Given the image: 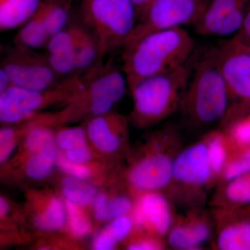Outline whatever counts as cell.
<instances>
[{
    "label": "cell",
    "instance_id": "6da1fadb",
    "mask_svg": "<svg viewBox=\"0 0 250 250\" xmlns=\"http://www.w3.org/2000/svg\"><path fill=\"white\" fill-rule=\"evenodd\" d=\"M194 50L195 41L182 27L156 31L124 47L122 70L130 89L144 79L185 65Z\"/></svg>",
    "mask_w": 250,
    "mask_h": 250
},
{
    "label": "cell",
    "instance_id": "7a4b0ae2",
    "mask_svg": "<svg viewBox=\"0 0 250 250\" xmlns=\"http://www.w3.org/2000/svg\"><path fill=\"white\" fill-rule=\"evenodd\" d=\"M229 107L226 83L219 67L217 47L192 58L191 76L181 111L192 129H205L223 121Z\"/></svg>",
    "mask_w": 250,
    "mask_h": 250
},
{
    "label": "cell",
    "instance_id": "3957f363",
    "mask_svg": "<svg viewBox=\"0 0 250 250\" xmlns=\"http://www.w3.org/2000/svg\"><path fill=\"white\" fill-rule=\"evenodd\" d=\"M192 57L185 65L144 79L131 88L132 116L137 124L159 123L180 109L191 76Z\"/></svg>",
    "mask_w": 250,
    "mask_h": 250
},
{
    "label": "cell",
    "instance_id": "277c9868",
    "mask_svg": "<svg viewBox=\"0 0 250 250\" xmlns=\"http://www.w3.org/2000/svg\"><path fill=\"white\" fill-rule=\"evenodd\" d=\"M82 17L102 57L124 47L137 23L131 0H84Z\"/></svg>",
    "mask_w": 250,
    "mask_h": 250
},
{
    "label": "cell",
    "instance_id": "5b68a950",
    "mask_svg": "<svg viewBox=\"0 0 250 250\" xmlns=\"http://www.w3.org/2000/svg\"><path fill=\"white\" fill-rule=\"evenodd\" d=\"M220 71L228 88L229 107L224 126L246 114L250 106V52L233 39L217 47Z\"/></svg>",
    "mask_w": 250,
    "mask_h": 250
},
{
    "label": "cell",
    "instance_id": "8992f818",
    "mask_svg": "<svg viewBox=\"0 0 250 250\" xmlns=\"http://www.w3.org/2000/svg\"><path fill=\"white\" fill-rule=\"evenodd\" d=\"M210 0H154L124 47L156 31L195 24ZM123 47V48H124Z\"/></svg>",
    "mask_w": 250,
    "mask_h": 250
},
{
    "label": "cell",
    "instance_id": "52a82bcc",
    "mask_svg": "<svg viewBox=\"0 0 250 250\" xmlns=\"http://www.w3.org/2000/svg\"><path fill=\"white\" fill-rule=\"evenodd\" d=\"M180 135L170 126L160 147L143 157L130 170L128 181L135 188L144 191H157L169 187L173 177L174 161L180 152Z\"/></svg>",
    "mask_w": 250,
    "mask_h": 250
},
{
    "label": "cell",
    "instance_id": "ba28073f",
    "mask_svg": "<svg viewBox=\"0 0 250 250\" xmlns=\"http://www.w3.org/2000/svg\"><path fill=\"white\" fill-rule=\"evenodd\" d=\"M34 49L16 45L3 59L1 67L9 75L12 84L26 89L44 90L59 85L62 80L52 70L46 55Z\"/></svg>",
    "mask_w": 250,
    "mask_h": 250
},
{
    "label": "cell",
    "instance_id": "9c48e42d",
    "mask_svg": "<svg viewBox=\"0 0 250 250\" xmlns=\"http://www.w3.org/2000/svg\"><path fill=\"white\" fill-rule=\"evenodd\" d=\"M126 85L124 72L108 62L95 72L80 98L88 103L92 116H102L109 113L113 104L123 98Z\"/></svg>",
    "mask_w": 250,
    "mask_h": 250
},
{
    "label": "cell",
    "instance_id": "30bf717a",
    "mask_svg": "<svg viewBox=\"0 0 250 250\" xmlns=\"http://www.w3.org/2000/svg\"><path fill=\"white\" fill-rule=\"evenodd\" d=\"M215 182L208 161L205 136L201 141L181 149L174 161L170 186H179L186 190L198 191L210 187Z\"/></svg>",
    "mask_w": 250,
    "mask_h": 250
},
{
    "label": "cell",
    "instance_id": "8fae6325",
    "mask_svg": "<svg viewBox=\"0 0 250 250\" xmlns=\"http://www.w3.org/2000/svg\"><path fill=\"white\" fill-rule=\"evenodd\" d=\"M61 100L62 92L56 87L33 90L12 85L0 95V121L6 124L18 123L31 118L47 105Z\"/></svg>",
    "mask_w": 250,
    "mask_h": 250
},
{
    "label": "cell",
    "instance_id": "7c38bea8",
    "mask_svg": "<svg viewBox=\"0 0 250 250\" xmlns=\"http://www.w3.org/2000/svg\"><path fill=\"white\" fill-rule=\"evenodd\" d=\"M245 2L243 0H210L194 24L197 32L209 36L236 34L244 22Z\"/></svg>",
    "mask_w": 250,
    "mask_h": 250
},
{
    "label": "cell",
    "instance_id": "4fadbf2b",
    "mask_svg": "<svg viewBox=\"0 0 250 250\" xmlns=\"http://www.w3.org/2000/svg\"><path fill=\"white\" fill-rule=\"evenodd\" d=\"M174 218L170 200L159 192L147 191L136 204L133 220L136 226L164 239L167 238Z\"/></svg>",
    "mask_w": 250,
    "mask_h": 250
},
{
    "label": "cell",
    "instance_id": "5bb4252c",
    "mask_svg": "<svg viewBox=\"0 0 250 250\" xmlns=\"http://www.w3.org/2000/svg\"><path fill=\"white\" fill-rule=\"evenodd\" d=\"M213 223L201 210H192L184 216L174 218L167 236V244L174 250H195L209 241Z\"/></svg>",
    "mask_w": 250,
    "mask_h": 250
},
{
    "label": "cell",
    "instance_id": "9a60e30c",
    "mask_svg": "<svg viewBox=\"0 0 250 250\" xmlns=\"http://www.w3.org/2000/svg\"><path fill=\"white\" fill-rule=\"evenodd\" d=\"M109 113L94 116L87 125V134L90 141L99 150L104 153L114 152L119 149V131L125 129L126 126L123 117Z\"/></svg>",
    "mask_w": 250,
    "mask_h": 250
},
{
    "label": "cell",
    "instance_id": "2e32d148",
    "mask_svg": "<svg viewBox=\"0 0 250 250\" xmlns=\"http://www.w3.org/2000/svg\"><path fill=\"white\" fill-rule=\"evenodd\" d=\"M220 208L216 247L221 250H250V220H236Z\"/></svg>",
    "mask_w": 250,
    "mask_h": 250
},
{
    "label": "cell",
    "instance_id": "e0dca14e",
    "mask_svg": "<svg viewBox=\"0 0 250 250\" xmlns=\"http://www.w3.org/2000/svg\"><path fill=\"white\" fill-rule=\"evenodd\" d=\"M41 0H0V30L22 27L36 14Z\"/></svg>",
    "mask_w": 250,
    "mask_h": 250
},
{
    "label": "cell",
    "instance_id": "ac0fdd59",
    "mask_svg": "<svg viewBox=\"0 0 250 250\" xmlns=\"http://www.w3.org/2000/svg\"><path fill=\"white\" fill-rule=\"evenodd\" d=\"M213 204L219 208L250 205V172L220 184Z\"/></svg>",
    "mask_w": 250,
    "mask_h": 250
},
{
    "label": "cell",
    "instance_id": "d6986e66",
    "mask_svg": "<svg viewBox=\"0 0 250 250\" xmlns=\"http://www.w3.org/2000/svg\"><path fill=\"white\" fill-rule=\"evenodd\" d=\"M208 161L216 182H218L228 162L232 147L226 133L223 130H214L205 136Z\"/></svg>",
    "mask_w": 250,
    "mask_h": 250
},
{
    "label": "cell",
    "instance_id": "ffe728a7",
    "mask_svg": "<svg viewBox=\"0 0 250 250\" xmlns=\"http://www.w3.org/2000/svg\"><path fill=\"white\" fill-rule=\"evenodd\" d=\"M134 223V220L126 215L114 219L108 227L95 237L93 243V249H114L120 241L129 236L132 231Z\"/></svg>",
    "mask_w": 250,
    "mask_h": 250
},
{
    "label": "cell",
    "instance_id": "44dd1931",
    "mask_svg": "<svg viewBox=\"0 0 250 250\" xmlns=\"http://www.w3.org/2000/svg\"><path fill=\"white\" fill-rule=\"evenodd\" d=\"M69 5L58 0H49L41 2L36 14L41 18L49 37L65 29L69 18Z\"/></svg>",
    "mask_w": 250,
    "mask_h": 250
},
{
    "label": "cell",
    "instance_id": "7402d4cb",
    "mask_svg": "<svg viewBox=\"0 0 250 250\" xmlns=\"http://www.w3.org/2000/svg\"><path fill=\"white\" fill-rule=\"evenodd\" d=\"M57 158L56 143L31 153L26 161V174L34 180L45 179L53 170Z\"/></svg>",
    "mask_w": 250,
    "mask_h": 250
},
{
    "label": "cell",
    "instance_id": "603a6c76",
    "mask_svg": "<svg viewBox=\"0 0 250 250\" xmlns=\"http://www.w3.org/2000/svg\"><path fill=\"white\" fill-rule=\"evenodd\" d=\"M50 39L44 23L36 14L18 31L15 45L32 49L46 47Z\"/></svg>",
    "mask_w": 250,
    "mask_h": 250
},
{
    "label": "cell",
    "instance_id": "cb8c5ba5",
    "mask_svg": "<svg viewBox=\"0 0 250 250\" xmlns=\"http://www.w3.org/2000/svg\"><path fill=\"white\" fill-rule=\"evenodd\" d=\"M89 32L86 27L72 26L52 36L46 46L47 53L73 50Z\"/></svg>",
    "mask_w": 250,
    "mask_h": 250
},
{
    "label": "cell",
    "instance_id": "d4e9b609",
    "mask_svg": "<svg viewBox=\"0 0 250 250\" xmlns=\"http://www.w3.org/2000/svg\"><path fill=\"white\" fill-rule=\"evenodd\" d=\"M250 172V146L232 149L218 182L224 183Z\"/></svg>",
    "mask_w": 250,
    "mask_h": 250
},
{
    "label": "cell",
    "instance_id": "484cf974",
    "mask_svg": "<svg viewBox=\"0 0 250 250\" xmlns=\"http://www.w3.org/2000/svg\"><path fill=\"white\" fill-rule=\"evenodd\" d=\"M65 222V210L63 205L57 197L49 202L45 211L36 215L34 224L36 228L43 231H55L60 229Z\"/></svg>",
    "mask_w": 250,
    "mask_h": 250
},
{
    "label": "cell",
    "instance_id": "4316f807",
    "mask_svg": "<svg viewBox=\"0 0 250 250\" xmlns=\"http://www.w3.org/2000/svg\"><path fill=\"white\" fill-rule=\"evenodd\" d=\"M232 149L250 146V113L233 120L225 126Z\"/></svg>",
    "mask_w": 250,
    "mask_h": 250
},
{
    "label": "cell",
    "instance_id": "83f0119b",
    "mask_svg": "<svg viewBox=\"0 0 250 250\" xmlns=\"http://www.w3.org/2000/svg\"><path fill=\"white\" fill-rule=\"evenodd\" d=\"M46 57L49 65L59 76H70L77 72L75 49L47 53Z\"/></svg>",
    "mask_w": 250,
    "mask_h": 250
},
{
    "label": "cell",
    "instance_id": "f1b7e54d",
    "mask_svg": "<svg viewBox=\"0 0 250 250\" xmlns=\"http://www.w3.org/2000/svg\"><path fill=\"white\" fill-rule=\"evenodd\" d=\"M65 206L72 233L79 237L88 234L91 229V225L86 216L79 208V206L67 200H65Z\"/></svg>",
    "mask_w": 250,
    "mask_h": 250
},
{
    "label": "cell",
    "instance_id": "f546056e",
    "mask_svg": "<svg viewBox=\"0 0 250 250\" xmlns=\"http://www.w3.org/2000/svg\"><path fill=\"white\" fill-rule=\"evenodd\" d=\"M25 147L29 154L55 143L53 133L50 129L39 126L31 129L25 140Z\"/></svg>",
    "mask_w": 250,
    "mask_h": 250
},
{
    "label": "cell",
    "instance_id": "4dcf8cb0",
    "mask_svg": "<svg viewBox=\"0 0 250 250\" xmlns=\"http://www.w3.org/2000/svg\"><path fill=\"white\" fill-rule=\"evenodd\" d=\"M55 139L59 147L65 150L86 143L85 132L82 127L62 129L57 134Z\"/></svg>",
    "mask_w": 250,
    "mask_h": 250
},
{
    "label": "cell",
    "instance_id": "1f68e13d",
    "mask_svg": "<svg viewBox=\"0 0 250 250\" xmlns=\"http://www.w3.org/2000/svg\"><path fill=\"white\" fill-rule=\"evenodd\" d=\"M132 207V201L129 197L125 195L112 197L106 204V218L114 220L124 216L129 213Z\"/></svg>",
    "mask_w": 250,
    "mask_h": 250
},
{
    "label": "cell",
    "instance_id": "d6a6232c",
    "mask_svg": "<svg viewBox=\"0 0 250 250\" xmlns=\"http://www.w3.org/2000/svg\"><path fill=\"white\" fill-rule=\"evenodd\" d=\"M57 160L61 168L64 172L75 178L86 179L89 177L91 174V171L84 164H78L72 162L67 159L66 156L60 155L57 158Z\"/></svg>",
    "mask_w": 250,
    "mask_h": 250
},
{
    "label": "cell",
    "instance_id": "836d02e7",
    "mask_svg": "<svg viewBox=\"0 0 250 250\" xmlns=\"http://www.w3.org/2000/svg\"><path fill=\"white\" fill-rule=\"evenodd\" d=\"M15 147V131L6 126L0 131V161L4 162L11 155Z\"/></svg>",
    "mask_w": 250,
    "mask_h": 250
},
{
    "label": "cell",
    "instance_id": "e575fe53",
    "mask_svg": "<svg viewBox=\"0 0 250 250\" xmlns=\"http://www.w3.org/2000/svg\"><path fill=\"white\" fill-rule=\"evenodd\" d=\"M62 194L65 200L75 204L79 207H85L89 205L93 199V195L81 189L63 187Z\"/></svg>",
    "mask_w": 250,
    "mask_h": 250
},
{
    "label": "cell",
    "instance_id": "d590c367",
    "mask_svg": "<svg viewBox=\"0 0 250 250\" xmlns=\"http://www.w3.org/2000/svg\"><path fill=\"white\" fill-rule=\"evenodd\" d=\"M65 156L69 161L78 164H86L91 159V154L87 143L66 149Z\"/></svg>",
    "mask_w": 250,
    "mask_h": 250
},
{
    "label": "cell",
    "instance_id": "8d00e7d4",
    "mask_svg": "<svg viewBox=\"0 0 250 250\" xmlns=\"http://www.w3.org/2000/svg\"><path fill=\"white\" fill-rule=\"evenodd\" d=\"M233 40L245 47L250 46V7L246 11L244 22L238 32L235 34Z\"/></svg>",
    "mask_w": 250,
    "mask_h": 250
},
{
    "label": "cell",
    "instance_id": "74e56055",
    "mask_svg": "<svg viewBox=\"0 0 250 250\" xmlns=\"http://www.w3.org/2000/svg\"><path fill=\"white\" fill-rule=\"evenodd\" d=\"M164 245L160 238H145L131 243L128 249L131 250H155L164 249Z\"/></svg>",
    "mask_w": 250,
    "mask_h": 250
},
{
    "label": "cell",
    "instance_id": "f35d334b",
    "mask_svg": "<svg viewBox=\"0 0 250 250\" xmlns=\"http://www.w3.org/2000/svg\"><path fill=\"white\" fill-rule=\"evenodd\" d=\"M108 198L105 195L95 197L93 201V208L95 218L99 220H107L106 218V204Z\"/></svg>",
    "mask_w": 250,
    "mask_h": 250
},
{
    "label": "cell",
    "instance_id": "ab89813d",
    "mask_svg": "<svg viewBox=\"0 0 250 250\" xmlns=\"http://www.w3.org/2000/svg\"><path fill=\"white\" fill-rule=\"evenodd\" d=\"M154 0H131L136 10L137 21H141Z\"/></svg>",
    "mask_w": 250,
    "mask_h": 250
},
{
    "label": "cell",
    "instance_id": "60d3db41",
    "mask_svg": "<svg viewBox=\"0 0 250 250\" xmlns=\"http://www.w3.org/2000/svg\"><path fill=\"white\" fill-rule=\"evenodd\" d=\"M12 85L9 75L4 69L1 67L0 69V94L7 90Z\"/></svg>",
    "mask_w": 250,
    "mask_h": 250
},
{
    "label": "cell",
    "instance_id": "b9f144b4",
    "mask_svg": "<svg viewBox=\"0 0 250 250\" xmlns=\"http://www.w3.org/2000/svg\"><path fill=\"white\" fill-rule=\"evenodd\" d=\"M9 207L7 202L3 197L0 198V215L1 218L4 217L9 212Z\"/></svg>",
    "mask_w": 250,
    "mask_h": 250
},
{
    "label": "cell",
    "instance_id": "7bdbcfd3",
    "mask_svg": "<svg viewBox=\"0 0 250 250\" xmlns=\"http://www.w3.org/2000/svg\"><path fill=\"white\" fill-rule=\"evenodd\" d=\"M247 49H248V51H249V52H250V47H247Z\"/></svg>",
    "mask_w": 250,
    "mask_h": 250
},
{
    "label": "cell",
    "instance_id": "ee69618b",
    "mask_svg": "<svg viewBox=\"0 0 250 250\" xmlns=\"http://www.w3.org/2000/svg\"><path fill=\"white\" fill-rule=\"evenodd\" d=\"M244 1H248V0H243Z\"/></svg>",
    "mask_w": 250,
    "mask_h": 250
}]
</instances>
